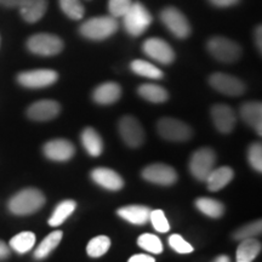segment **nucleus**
I'll return each instance as SVG.
<instances>
[{
  "mask_svg": "<svg viewBox=\"0 0 262 262\" xmlns=\"http://www.w3.org/2000/svg\"><path fill=\"white\" fill-rule=\"evenodd\" d=\"M45 195L37 188H25L11 196L8 208L11 214L27 216L40 210L45 204Z\"/></svg>",
  "mask_w": 262,
  "mask_h": 262,
  "instance_id": "obj_1",
  "label": "nucleus"
},
{
  "mask_svg": "<svg viewBox=\"0 0 262 262\" xmlns=\"http://www.w3.org/2000/svg\"><path fill=\"white\" fill-rule=\"evenodd\" d=\"M118 28H119V24L113 16H97V17H91L83 22L79 28V33L89 40L100 41L112 37Z\"/></svg>",
  "mask_w": 262,
  "mask_h": 262,
  "instance_id": "obj_2",
  "label": "nucleus"
},
{
  "mask_svg": "<svg viewBox=\"0 0 262 262\" xmlns=\"http://www.w3.org/2000/svg\"><path fill=\"white\" fill-rule=\"evenodd\" d=\"M123 26L127 34L140 37L153 22V17L147 8L140 2H133L129 10L123 16Z\"/></svg>",
  "mask_w": 262,
  "mask_h": 262,
  "instance_id": "obj_3",
  "label": "nucleus"
},
{
  "mask_svg": "<svg viewBox=\"0 0 262 262\" xmlns=\"http://www.w3.org/2000/svg\"><path fill=\"white\" fill-rule=\"evenodd\" d=\"M63 41L60 37L50 33H38L27 40V49L39 56H55L63 50Z\"/></svg>",
  "mask_w": 262,
  "mask_h": 262,
  "instance_id": "obj_4",
  "label": "nucleus"
},
{
  "mask_svg": "<svg viewBox=\"0 0 262 262\" xmlns=\"http://www.w3.org/2000/svg\"><path fill=\"white\" fill-rule=\"evenodd\" d=\"M211 56L224 63H233L242 56V48L232 39L225 37H214L206 44Z\"/></svg>",
  "mask_w": 262,
  "mask_h": 262,
  "instance_id": "obj_5",
  "label": "nucleus"
},
{
  "mask_svg": "<svg viewBox=\"0 0 262 262\" xmlns=\"http://www.w3.org/2000/svg\"><path fill=\"white\" fill-rule=\"evenodd\" d=\"M159 17L163 25L168 28V31L171 33L173 37L179 39H186L191 34L189 21L179 9L168 6V8L162 10Z\"/></svg>",
  "mask_w": 262,
  "mask_h": 262,
  "instance_id": "obj_6",
  "label": "nucleus"
},
{
  "mask_svg": "<svg viewBox=\"0 0 262 262\" xmlns=\"http://www.w3.org/2000/svg\"><path fill=\"white\" fill-rule=\"evenodd\" d=\"M157 130L163 139L172 142H185L192 137V129L175 118H162L157 123Z\"/></svg>",
  "mask_w": 262,
  "mask_h": 262,
  "instance_id": "obj_7",
  "label": "nucleus"
},
{
  "mask_svg": "<svg viewBox=\"0 0 262 262\" xmlns=\"http://www.w3.org/2000/svg\"><path fill=\"white\" fill-rule=\"evenodd\" d=\"M216 155L209 147H203L193 153L189 160V171L196 180L205 181L209 173L215 168Z\"/></svg>",
  "mask_w": 262,
  "mask_h": 262,
  "instance_id": "obj_8",
  "label": "nucleus"
},
{
  "mask_svg": "<svg viewBox=\"0 0 262 262\" xmlns=\"http://www.w3.org/2000/svg\"><path fill=\"white\" fill-rule=\"evenodd\" d=\"M58 74L52 70H33L22 72L17 75V81L22 86L28 89H42L55 84Z\"/></svg>",
  "mask_w": 262,
  "mask_h": 262,
  "instance_id": "obj_9",
  "label": "nucleus"
},
{
  "mask_svg": "<svg viewBox=\"0 0 262 262\" xmlns=\"http://www.w3.org/2000/svg\"><path fill=\"white\" fill-rule=\"evenodd\" d=\"M118 129L124 142L131 148H137L145 141V131L135 117H123L118 124Z\"/></svg>",
  "mask_w": 262,
  "mask_h": 262,
  "instance_id": "obj_10",
  "label": "nucleus"
},
{
  "mask_svg": "<svg viewBox=\"0 0 262 262\" xmlns=\"http://www.w3.org/2000/svg\"><path fill=\"white\" fill-rule=\"evenodd\" d=\"M142 50L147 56L162 64H170L175 60V52L165 40L160 38H149L143 41Z\"/></svg>",
  "mask_w": 262,
  "mask_h": 262,
  "instance_id": "obj_11",
  "label": "nucleus"
},
{
  "mask_svg": "<svg viewBox=\"0 0 262 262\" xmlns=\"http://www.w3.org/2000/svg\"><path fill=\"white\" fill-rule=\"evenodd\" d=\"M209 83L216 91L227 96H241L245 93V84L233 75L214 73L209 78Z\"/></svg>",
  "mask_w": 262,
  "mask_h": 262,
  "instance_id": "obj_12",
  "label": "nucleus"
},
{
  "mask_svg": "<svg viewBox=\"0 0 262 262\" xmlns=\"http://www.w3.org/2000/svg\"><path fill=\"white\" fill-rule=\"evenodd\" d=\"M142 178L155 185L171 186L178 181V172L166 164H152L143 169Z\"/></svg>",
  "mask_w": 262,
  "mask_h": 262,
  "instance_id": "obj_13",
  "label": "nucleus"
},
{
  "mask_svg": "<svg viewBox=\"0 0 262 262\" xmlns=\"http://www.w3.org/2000/svg\"><path fill=\"white\" fill-rule=\"evenodd\" d=\"M42 153L48 159L54 162H67L73 158L75 147L71 141L66 139H55L49 141L42 147Z\"/></svg>",
  "mask_w": 262,
  "mask_h": 262,
  "instance_id": "obj_14",
  "label": "nucleus"
},
{
  "mask_svg": "<svg viewBox=\"0 0 262 262\" xmlns=\"http://www.w3.org/2000/svg\"><path fill=\"white\" fill-rule=\"evenodd\" d=\"M61 112V106L57 101L40 100L32 103L27 110L29 119L35 122H49L56 118Z\"/></svg>",
  "mask_w": 262,
  "mask_h": 262,
  "instance_id": "obj_15",
  "label": "nucleus"
},
{
  "mask_svg": "<svg viewBox=\"0 0 262 262\" xmlns=\"http://www.w3.org/2000/svg\"><path fill=\"white\" fill-rule=\"evenodd\" d=\"M211 118L216 129L222 134L231 133L237 123V116L233 108L227 104H215L211 108Z\"/></svg>",
  "mask_w": 262,
  "mask_h": 262,
  "instance_id": "obj_16",
  "label": "nucleus"
},
{
  "mask_svg": "<svg viewBox=\"0 0 262 262\" xmlns=\"http://www.w3.org/2000/svg\"><path fill=\"white\" fill-rule=\"evenodd\" d=\"M17 8L26 22L35 24L44 17L48 10V0H19Z\"/></svg>",
  "mask_w": 262,
  "mask_h": 262,
  "instance_id": "obj_17",
  "label": "nucleus"
},
{
  "mask_svg": "<svg viewBox=\"0 0 262 262\" xmlns=\"http://www.w3.org/2000/svg\"><path fill=\"white\" fill-rule=\"evenodd\" d=\"M91 179L98 186L108 191H119L123 188L124 181L119 173L108 168H96L91 171Z\"/></svg>",
  "mask_w": 262,
  "mask_h": 262,
  "instance_id": "obj_18",
  "label": "nucleus"
},
{
  "mask_svg": "<svg viewBox=\"0 0 262 262\" xmlns=\"http://www.w3.org/2000/svg\"><path fill=\"white\" fill-rule=\"evenodd\" d=\"M117 214L130 224L142 226L149 221L150 209L146 205H126L118 209Z\"/></svg>",
  "mask_w": 262,
  "mask_h": 262,
  "instance_id": "obj_19",
  "label": "nucleus"
},
{
  "mask_svg": "<svg viewBox=\"0 0 262 262\" xmlns=\"http://www.w3.org/2000/svg\"><path fill=\"white\" fill-rule=\"evenodd\" d=\"M120 96H122V88L113 81L98 85L93 94L94 101L98 104H112L117 102Z\"/></svg>",
  "mask_w": 262,
  "mask_h": 262,
  "instance_id": "obj_20",
  "label": "nucleus"
},
{
  "mask_svg": "<svg viewBox=\"0 0 262 262\" xmlns=\"http://www.w3.org/2000/svg\"><path fill=\"white\" fill-rule=\"evenodd\" d=\"M241 117L245 124L254 127L258 135H262V104L261 102H247L241 107Z\"/></svg>",
  "mask_w": 262,
  "mask_h": 262,
  "instance_id": "obj_21",
  "label": "nucleus"
},
{
  "mask_svg": "<svg viewBox=\"0 0 262 262\" xmlns=\"http://www.w3.org/2000/svg\"><path fill=\"white\" fill-rule=\"evenodd\" d=\"M234 172L229 166H220V168H214L212 171L209 173L206 178V185H208L209 191L217 192L228 185L233 179Z\"/></svg>",
  "mask_w": 262,
  "mask_h": 262,
  "instance_id": "obj_22",
  "label": "nucleus"
},
{
  "mask_svg": "<svg viewBox=\"0 0 262 262\" xmlns=\"http://www.w3.org/2000/svg\"><path fill=\"white\" fill-rule=\"evenodd\" d=\"M81 145L91 157H98L103 152V141L93 127H85L81 133Z\"/></svg>",
  "mask_w": 262,
  "mask_h": 262,
  "instance_id": "obj_23",
  "label": "nucleus"
},
{
  "mask_svg": "<svg viewBox=\"0 0 262 262\" xmlns=\"http://www.w3.org/2000/svg\"><path fill=\"white\" fill-rule=\"evenodd\" d=\"M260 251L261 243L257 239H243L237 249V262H253Z\"/></svg>",
  "mask_w": 262,
  "mask_h": 262,
  "instance_id": "obj_24",
  "label": "nucleus"
},
{
  "mask_svg": "<svg viewBox=\"0 0 262 262\" xmlns=\"http://www.w3.org/2000/svg\"><path fill=\"white\" fill-rule=\"evenodd\" d=\"M137 93L141 97L152 103H163L169 98L168 91L156 84H142L137 89Z\"/></svg>",
  "mask_w": 262,
  "mask_h": 262,
  "instance_id": "obj_25",
  "label": "nucleus"
},
{
  "mask_svg": "<svg viewBox=\"0 0 262 262\" xmlns=\"http://www.w3.org/2000/svg\"><path fill=\"white\" fill-rule=\"evenodd\" d=\"M195 206L199 211L211 219H220L225 214V205L215 199L201 196L195 201Z\"/></svg>",
  "mask_w": 262,
  "mask_h": 262,
  "instance_id": "obj_26",
  "label": "nucleus"
},
{
  "mask_svg": "<svg viewBox=\"0 0 262 262\" xmlns=\"http://www.w3.org/2000/svg\"><path fill=\"white\" fill-rule=\"evenodd\" d=\"M62 237H63V233H62L61 231H55L47 235V238H45L44 241L38 245V248L35 249L34 257L37 258V260H42V258L48 257L49 255L57 248V245L60 244Z\"/></svg>",
  "mask_w": 262,
  "mask_h": 262,
  "instance_id": "obj_27",
  "label": "nucleus"
},
{
  "mask_svg": "<svg viewBox=\"0 0 262 262\" xmlns=\"http://www.w3.org/2000/svg\"><path fill=\"white\" fill-rule=\"evenodd\" d=\"M75 208H77V203L74 201L61 202L60 204L55 208L51 217L49 219V225L52 226V227L61 226L72 214H73Z\"/></svg>",
  "mask_w": 262,
  "mask_h": 262,
  "instance_id": "obj_28",
  "label": "nucleus"
},
{
  "mask_svg": "<svg viewBox=\"0 0 262 262\" xmlns=\"http://www.w3.org/2000/svg\"><path fill=\"white\" fill-rule=\"evenodd\" d=\"M130 68L134 73L141 75V77L149 78V79H162L164 75L158 67L143 60H134L131 62Z\"/></svg>",
  "mask_w": 262,
  "mask_h": 262,
  "instance_id": "obj_29",
  "label": "nucleus"
},
{
  "mask_svg": "<svg viewBox=\"0 0 262 262\" xmlns=\"http://www.w3.org/2000/svg\"><path fill=\"white\" fill-rule=\"evenodd\" d=\"M35 244V234L32 232H21L16 234L14 238L10 241V247H11L16 253L25 254L28 253Z\"/></svg>",
  "mask_w": 262,
  "mask_h": 262,
  "instance_id": "obj_30",
  "label": "nucleus"
},
{
  "mask_svg": "<svg viewBox=\"0 0 262 262\" xmlns=\"http://www.w3.org/2000/svg\"><path fill=\"white\" fill-rule=\"evenodd\" d=\"M58 3H60L62 12L68 18L78 21V19H81L84 17L85 8L81 4L80 0H58Z\"/></svg>",
  "mask_w": 262,
  "mask_h": 262,
  "instance_id": "obj_31",
  "label": "nucleus"
},
{
  "mask_svg": "<svg viewBox=\"0 0 262 262\" xmlns=\"http://www.w3.org/2000/svg\"><path fill=\"white\" fill-rule=\"evenodd\" d=\"M111 247V239L107 235H97L91 239L86 247V253L90 257H101Z\"/></svg>",
  "mask_w": 262,
  "mask_h": 262,
  "instance_id": "obj_32",
  "label": "nucleus"
},
{
  "mask_svg": "<svg viewBox=\"0 0 262 262\" xmlns=\"http://www.w3.org/2000/svg\"><path fill=\"white\" fill-rule=\"evenodd\" d=\"M137 244L140 248L145 249L146 251L152 254H160L163 251V243L162 241L155 234L145 233L140 235L137 239Z\"/></svg>",
  "mask_w": 262,
  "mask_h": 262,
  "instance_id": "obj_33",
  "label": "nucleus"
},
{
  "mask_svg": "<svg viewBox=\"0 0 262 262\" xmlns=\"http://www.w3.org/2000/svg\"><path fill=\"white\" fill-rule=\"evenodd\" d=\"M262 231V224L261 220L250 222V224L243 226L242 228L237 229L234 232L233 238L237 239V241H243V239H248V238H255L256 235L261 234Z\"/></svg>",
  "mask_w": 262,
  "mask_h": 262,
  "instance_id": "obj_34",
  "label": "nucleus"
},
{
  "mask_svg": "<svg viewBox=\"0 0 262 262\" xmlns=\"http://www.w3.org/2000/svg\"><path fill=\"white\" fill-rule=\"evenodd\" d=\"M149 221L152 222L153 227H155L157 232H160V233H166V232H169L170 225L163 210L157 209V210L150 211Z\"/></svg>",
  "mask_w": 262,
  "mask_h": 262,
  "instance_id": "obj_35",
  "label": "nucleus"
},
{
  "mask_svg": "<svg viewBox=\"0 0 262 262\" xmlns=\"http://www.w3.org/2000/svg\"><path fill=\"white\" fill-rule=\"evenodd\" d=\"M248 160L251 168L256 171H262V146L261 143L255 142L248 149Z\"/></svg>",
  "mask_w": 262,
  "mask_h": 262,
  "instance_id": "obj_36",
  "label": "nucleus"
},
{
  "mask_svg": "<svg viewBox=\"0 0 262 262\" xmlns=\"http://www.w3.org/2000/svg\"><path fill=\"white\" fill-rule=\"evenodd\" d=\"M133 4V0H110L108 2V11L114 18H122L124 14Z\"/></svg>",
  "mask_w": 262,
  "mask_h": 262,
  "instance_id": "obj_37",
  "label": "nucleus"
},
{
  "mask_svg": "<svg viewBox=\"0 0 262 262\" xmlns=\"http://www.w3.org/2000/svg\"><path fill=\"white\" fill-rule=\"evenodd\" d=\"M169 245L176 253L189 254L193 251V247L188 242H186L180 234H172L169 237Z\"/></svg>",
  "mask_w": 262,
  "mask_h": 262,
  "instance_id": "obj_38",
  "label": "nucleus"
},
{
  "mask_svg": "<svg viewBox=\"0 0 262 262\" xmlns=\"http://www.w3.org/2000/svg\"><path fill=\"white\" fill-rule=\"evenodd\" d=\"M209 2L216 8H229V6L238 4L241 0H209Z\"/></svg>",
  "mask_w": 262,
  "mask_h": 262,
  "instance_id": "obj_39",
  "label": "nucleus"
},
{
  "mask_svg": "<svg viewBox=\"0 0 262 262\" xmlns=\"http://www.w3.org/2000/svg\"><path fill=\"white\" fill-rule=\"evenodd\" d=\"M127 262H156V260L152 256H149V255L137 254L131 256Z\"/></svg>",
  "mask_w": 262,
  "mask_h": 262,
  "instance_id": "obj_40",
  "label": "nucleus"
},
{
  "mask_svg": "<svg viewBox=\"0 0 262 262\" xmlns=\"http://www.w3.org/2000/svg\"><path fill=\"white\" fill-rule=\"evenodd\" d=\"M254 38H255V45L258 49V51H262V27L261 26H257L255 28V33H254Z\"/></svg>",
  "mask_w": 262,
  "mask_h": 262,
  "instance_id": "obj_41",
  "label": "nucleus"
},
{
  "mask_svg": "<svg viewBox=\"0 0 262 262\" xmlns=\"http://www.w3.org/2000/svg\"><path fill=\"white\" fill-rule=\"evenodd\" d=\"M10 256V249L8 245H6L4 242L0 241V261L5 260Z\"/></svg>",
  "mask_w": 262,
  "mask_h": 262,
  "instance_id": "obj_42",
  "label": "nucleus"
},
{
  "mask_svg": "<svg viewBox=\"0 0 262 262\" xmlns=\"http://www.w3.org/2000/svg\"><path fill=\"white\" fill-rule=\"evenodd\" d=\"M19 0H0V5L5 6V8H15L17 6Z\"/></svg>",
  "mask_w": 262,
  "mask_h": 262,
  "instance_id": "obj_43",
  "label": "nucleus"
},
{
  "mask_svg": "<svg viewBox=\"0 0 262 262\" xmlns=\"http://www.w3.org/2000/svg\"><path fill=\"white\" fill-rule=\"evenodd\" d=\"M214 262H229V257L225 256V255H222V256H219L217 258H216Z\"/></svg>",
  "mask_w": 262,
  "mask_h": 262,
  "instance_id": "obj_44",
  "label": "nucleus"
},
{
  "mask_svg": "<svg viewBox=\"0 0 262 262\" xmlns=\"http://www.w3.org/2000/svg\"><path fill=\"white\" fill-rule=\"evenodd\" d=\"M0 44H2V38H0Z\"/></svg>",
  "mask_w": 262,
  "mask_h": 262,
  "instance_id": "obj_45",
  "label": "nucleus"
}]
</instances>
